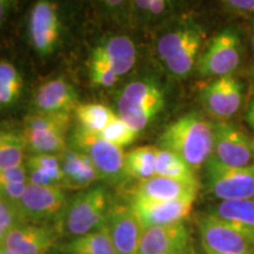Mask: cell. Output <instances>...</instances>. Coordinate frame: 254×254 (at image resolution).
<instances>
[{
  "mask_svg": "<svg viewBox=\"0 0 254 254\" xmlns=\"http://www.w3.org/2000/svg\"><path fill=\"white\" fill-rule=\"evenodd\" d=\"M159 145L161 150L182 158L195 172L213 153L214 124L199 113L185 114L166 127Z\"/></svg>",
  "mask_w": 254,
  "mask_h": 254,
  "instance_id": "cell-1",
  "label": "cell"
},
{
  "mask_svg": "<svg viewBox=\"0 0 254 254\" xmlns=\"http://www.w3.org/2000/svg\"><path fill=\"white\" fill-rule=\"evenodd\" d=\"M112 206L106 187L95 185L73 196L62 217L56 222L58 233L74 238L85 236L105 226Z\"/></svg>",
  "mask_w": 254,
  "mask_h": 254,
  "instance_id": "cell-2",
  "label": "cell"
},
{
  "mask_svg": "<svg viewBox=\"0 0 254 254\" xmlns=\"http://www.w3.org/2000/svg\"><path fill=\"white\" fill-rule=\"evenodd\" d=\"M206 33L200 25L185 23L160 37L157 44L159 58L168 73L176 78H186L199 60Z\"/></svg>",
  "mask_w": 254,
  "mask_h": 254,
  "instance_id": "cell-3",
  "label": "cell"
},
{
  "mask_svg": "<svg viewBox=\"0 0 254 254\" xmlns=\"http://www.w3.org/2000/svg\"><path fill=\"white\" fill-rule=\"evenodd\" d=\"M164 106L163 87L152 78L129 82L118 98L119 118L138 134L157 118Z\"/></svg>",
  "mask_w": 254,
  "mask_h": 254,
  "instance_id": "cell-4",
  "label": "cell"
},
{
  "mask_svg": "<svg viewBox=\"0 0 254 254\" xmlns=\"http://www.w3.org/2000/svg\"><path fill=\"white\" fill-rule=\"evenodd\" d=\"M243 56V40L236 28L228 27L209 40L196 63L201 77L221 78L233 74L239 67Z\"/></svg>",
  "mask_w": 254,
  "mask_h": 254,
  "instance_id": "cell-5",
  "label": "cell"
},
{
  "mask_svg": "<svg viewBox=\"0 0 254 254\" xmlns=\"http://www.w3.org/2000/svg\"><path fill=\"white\" fill-rule=\"evenodd\" d=\"M74 150L82 152L91 159L100 180L119 184L126 179L125 157L123 148L114 146L99 135L77 129L73 135Z\"/></svg>",
  "mask_w": 254,
  "mask_h": 254,
  "instance_id": "cell-6",
  "label": "cell"
},
{
  "mask_svg": "<svg viewBox=\"0 0 254 254\" xmlns=\"http://www.w3.org/2000/svg\"><path fill=\"white\" fill-rule=\"evenodd\" d=\"M206 177L211 193L221 201L254 198V164L231 167L209 158L206 164Z\"/></svg>",
  "mask_w": 254,
  "mask_h": 254,
  "instance_id": "cell-7",
  "label": "cell"
},
{
  "mask_svg": "<svg viewBox=\"0 0 254 254\" xmlns=\"http://www.w3.org/2000/svg\"><path fill=\"white\" fill-rule=\"evenodd\" d=\"M211 158L231 167L250 166L254 160L252 139L228 120L214 123V147Z\"/></svg>",
  "mask_w": 254,
  "mask_h": 254,
  "instance_id": "cell-8",
  "label": "cell"
},
{
  "mask_svg": "<svg viewBox=\"0 0 254 254\" xmlns=\"http://www.w3.org/2000/svg\"><path fill=\"white\" fill-rule=\"evenodd\" d=\"M243 81L234 74L215 78L202 88L200 101L209 116L225 122L239 112L244 100Z\"/></svg>",
  "mask_w": 254,
  "mask_h": 254,
  "instance_id": "cell-9",
  "label": "cell"
},
{
  "mask_svg": "<svg viewBox=\"0 0 254 254\" xmlns=\"http://www.w3.org/2000/svg\"><path fill=\"white\" fill-rule=\"evenodd\" d=\"M200 240L206 254H254V245L213 214L198 221Z\"/></svg>",
  "mask_w": 254,
  "mask_h": 254,
  "instance_id": "cell-10",
  "label": "cell"
},
{
  "mask_svg": "<svg viewBox=\"0 0 254 254\" xmlns=\"http://www.w3.org/2000/svg\"><path fill=\"white\" fill-rule=\"evenodd\" d=\"M67 204L63 189L28 184L19 204V211L27 224L47 220L57 222Z\"/></svg>",
  "mask_w": 254,
  "mask_h": 254,
  "instance_id": "cell-11",
  "label": "cell"
},
{
  "mask_svg": "<svg viewBox=\"0 0 254 254\" xmlns=\"http://www.w3.org/2000/svg\"><path fill=\"white\" fill-rule=\"evenodd\" d=\"M106 228L117 254H138L144 228L129 204L112 202Z\"/></svg>",
  "mask_w": 254,
  "mask_h": 254,
  "instance_id": "cell-12",
  "label": "cell"
},
{
  "mask_svg": "<svg viewBox=\"0 0 254 254\" xmlns=\"http://www.w3.org/2000/svg\"><path fill=\"white\" fill-rule=\"evenodd\" d=\"M58 6L52 1H38L30 13V38L33 49L41 57L52 55L60 38Z\"/></svg>",
  "mask_w": 254,
  "mask_h": 254,
  "instance_id": "cell-13",
  "label": "cell"
},
{
  "mask_svg": "<svg viewBox=\"0 0 254 254\" xmlns=\"http://www.w3.org/2000/svg\"><path fill=\"white\" fill-rule=\"evenodd\" d=\"M196 196L170 200V201H148L132 199L129 202L136 218L144 230L154 226H164L185 222L190 214Z\"/></svg>",
  "mask_w": 254,
  "mask_h": 254,
  "instance_id": "cell-14",
  "label": "cell"
},
{
  "mask_svg": "<svg viewBox=\"0 0 254 254\" xmlns=\"http://www.w3.org/2000/svg\"><path fill=\"white\" fill-rule=\"evenodd\" d=\"M190 234L185 222L144 230L138 254H170L190 249Z\"/></svg>",
  "mask_w": 254,
  "mask_h": 254,
  "instance_id": "cell-15",
  "label": "cell"
},
{
  "mask_svg": "<svg viewBox=\"0 0 254 254\" xmlns=\"http://www.w3.org/2000/svg\"><path fill=\"white\" fill-rule=\"evenodd\" d=\"M57 233L56 228L24 224L9 232L4 246L14 254H47L55 245Z\"/></svg>",
  "mask_w": 254,
  "mask_h": 254,
  "instance_id": "cell-16",
  "label": "cell"
},
{
  "mask_svg": "<svg viewBox=\"0 0 254 254\" xmlns=\"http://www.w3.org/2000/svg\"><path fill=\"white\" fill-rule=\"evenodd\" d=\"M79 105L77 91L64 78L44 82L34 95V106L38 113L71 114Z\"/></svg>",
  "mask_w": 254,
  "mask_h": 254,
  "instance_id": "cell-17",
  "label": "cell"
},
{
  "mask_svg": "<svg viewBox=\"0 0 254 254\" xmlns=\"http://www.w3.org/2000/svg\"><path fill=\"white\" fill-rule=\"evenodd\" d=\"M107 65L118 77L126 74L136 62V49L134 43L125 36H117L107 39L95 47L91 59Z\"/></svg>",
  "mask_w": 254,
  "mask_h": 254,
  "instance_id": "cell-18",
  "label": "cell"
},
{
  "mask_svg": "<svg viewBox=\"0 0 254 254\" xmlns=\"http://www.w3.org/2000/svg\"><path fill=\"white\" fill-rule=\"evenodd\" d=\"M199 183H187L167 178L153 177L141 182L133 193V199L148 200V201H170V200L196 196Z\"/></svg>",
  "mask_w": 254,
  "mask_h": 254,
  "instance_id": "cell-19",
  "label": "cell"
},
{
  "mask_svg": "<svg viewBox=\"0 0 254 254\" xmlns=\"http://www.w3.org/2000/svg\"><path fill=\"white\" fill-rule=\"evenodd\" d=\"M59 159L67 190H86L100 180L91 159L82 152L67 147Z\"/></svg>",
  "mask_w": 254,
  "mask_h": 254,
  "instance_id": "cell-20",
  "label": "cell"
},
{
  "mask_svg": "<svg viewBox=\"0 0 254 254\" xmlns=\"http://www.w3.org/2000/svg\"><path fill=\"white\" fill-rule=\"evenodd\" d=\"M234 231L239 232L254 245V200L221 201L211 212Z\"/></svg>",
  "mask_w": 254,
  "mask_h": 254,
  "instance_id": "cell-21",
  "label": "cell"
},
{
  "mask_svg": "<svg viewBox=\"0 0 254 254\" xmlns=\"http://www.w3.org/2000/svg\"><path fill=\"white\" fill-rule=\"evenodd\" d=\"M62 252L65 254H117L106 225L68 241L62 247Z\"/></svg>",
  "mask_w": 254,
  "mask_h": 254,
  "instance_id": "cell-22",
  "label": "cell"
},
{
  "mask_svg": "<svg viewBox=\"0 0 254 254\" xmlns=\"http://www.w3.org/2000/svg\"><path fill=\"white\" fill-rule=\"evenodd\" d=\"M21 134L26 147L34 154L60 155L67 148L65 133L24 128Z\"/></svg>",
  "mask_w": 254,
  "mask_h": 254,
  "instance_id": "cell-23",
  "label": "cell"
},
{
  "mask_svg": "<svg viewBox=\"0 0 254 254\" xmlns=\"http://www.w3.org/2000/svg\"><path fill=\"white\" fill-rule=\"evenodd\" d=\"M74 113L78 128L95 135H99L116 117L112 110L101 104H80Z\"/></svg>",
  "mask_w": 254,
  "mask_h": 254,
  "instance_id": "cell-24",
  "label": "cell"
},
{
  "mask_svg": "<svg viewBox=\"0 0 254 254\" xmlns=\"http://www.w3.org/2000/svg\"><path fill=\"white\" fill-rule=\"evenodd\" d=\"M158 147L142 146L132 150L125 157V168L127 178L146 182L155 177V160Z\"/></svg>",
  "mask_w": 254,
  "mask_h": 254,
  "instance_id": "cell-25",
  "label": "cell"
},
{
  "mask_svg": "<svg viewBox=\"0 0 254 254\" xmlns=\"http://www.w3.org/2000/svg\"><path fill=\"white\" fill-rule=\"evenodd\" d=\"M155 177L187 183H198L195 172L182 158L161 148H158L157 151Z\"/></svg>",
  "mask_w": 254,
  "mask_h": 254,
  "instance_id": "cell-26",
  "label": "cell"
},
{
  "mask_svg": "<svg viewBox=\"0 0 254 254\" xmlns=\"http://www.w3.org/2000/svg\"><path fill=\"white\" fill-rule=\"evenodd\" d=\"M26 148L21 133L0 129V172L23 165Z\"/></svg>",
  "mask_w": 254,
  "mask_h": 254,
  "instance_id": "cell-27",
  "label": "cell"
},
{
  "mask_svg": "<svg viewBox=\"0 0 254 254\" xmlns=\"http://www.w3.org/2000/svg\"><path fill=\"white\" fill-rule=\"evenodd\" d=\"M23 77L13 64L0 62V107L13 105L21 95Z\"/></svg>",
  "mask_w": 254,
  "mask_h": 254,
  "instance_id": "cell-28",
  "label": "cell"
},
{
  "mask_svg": "<svg viewBox=\"0 0 254 254\" xmlns=\"http://www.w3.org/2000/svg\"><path fill=\"white\" fill-rule=\"evenodd\" d=\"M71 124V114L68 113H38L31 114L25 118L26 129H43L67 133Z\"/></svg>",
  "mask_w": 254,
  "mask_h": 254,
  "instance_id": "cell-29",
  "label": "cell"
},
{
  "mask_svg": "<svg viewBox=\"0 0 254 254\" xmlns=\"http://www.w3.org/2000/svg\"><path fill=\"white\" fill-rule=\"evenodd\" d=\"M26 165L28 168H33L45 174L60 189H66V180L59 155L33 154L28 159Z\"/></svg>",
  "mask_w": 254,
  "mask_h": 254,
  "instance_id": "cell-30",
  "label": "cell"
},
{
  "mask_svg": "<svg viewBox=\"0 0 254 254\" xmlns=\"http://www.w3.org/2000/svg\"><path fill=\"white\" fill-rule=\"evenodd\" d=\"M131 4L133 14H136L145 21L158 20L170 14L176 7V2L165 1V0H138Z\"/></svg>",
  "mask_w": 254,
  "mask_h": 254,
  "instance_id": "cell-31",
  "label": "cell"
},
{
  "mask_svg": "<svg viewBox=\"0 0 254 254\" xmlns=\"http://www.w3.org/2000/svg\"><path fill=\"white\" fill-rule=\"evenodd\" d=\"M99 136L114 146L123 148L125 146L131 145L138 136V133L129 128L119 117L116 116L112 122L105 127V129L100 133Z\"/></svg>",
  "mask_w": 254,
  "mask_h": 254,
  "instance_id": "cell-32",
  "label": "cell"
},
{
  "mask_svg": "<svg viewBox=\"0 0 254 254\" xmlns=\"http://www.w3.org/2000/svg\"><path fill=\"white\" fill-rule=\"evenodd\" d=\"M90 78L92 84L100 87H111L119 80L118 75L103 63L90 60Z\"/></svg>",
  "mask_w": 254,
  "mask_h": 254,
  "instance_id": "cell-33",
  "label": "cell"
},
{
  "mask_svg": "<svg viewBox=\"0 0 254 254\" xmlns=\"http://www.w3.org/2000/svg\"><path fill=\"white\" fill-rule=\"evenodd\" d=\"M19 184L28 183V168L27 165L8 168L0 172V186L5 185H19Z\"/></svg>",
  "mask_w": 254,
  "mask_h": 254,
  "instance_id": "cell-34",
  "label": "cell"
},
{
  "mask_svg": "<svg viewBox=\"0 0 254 254\" xmlns=\"http://www.w3.org/2000/svg\"><path fill=\"white\" fill-rule=\"evenodd\" d=\"M221 7L236 17H253L254 0H225L220 1Z\"/></svg>",
  "mask_w": 254,
  "mask_h": 254,
  "instance_id": "cell-35",
  "label": "cell"
},
{
  "mask_svg": "<svg viewBox=\"0 0 254 254\" xmlns=\"http://www.w3.org/2000/svg\"><path fill=\"white\" fill-rule=\"evenodd\" d=\"M28 184H19V185L0 186V198L5 199L9 204L19 208L20 200L23 198Z\"/></svg>",
  "mask_w": 254,
  "mask_h": 254,
  "instance_id": "cell-36",
  "label": "cell"
},
{
  "mask_svg": "<svg viewBox=\"0 0 254 254\" xmlns=\"http://www.w3.org/2000/svg\"><path fill=\"white\" fill-rule=\"evenodd\" d=\"M14 2L8 0H0V27L5 23L6 18L11 13V9L13 8Z\"/></svg>",
  "mask_w": 254,
  "mask_h": 254,
  "instance_id": "cell-37",
  "label": "cell"
},
{
  "mask_svg": "<svg viewBox=\"0 0 254 254\" xmlns=\"http://www.w3.org/2000/svg\"><path fill=\"white\" fill-rule=\"evenodd\" d=\"M247 123H249L250 127L254 132V100L251 103L249 112H247Z\"/></svg>",
  "mask_w": 254,
  "mask_h": 254,
  "instance_id": "cell-38",
  "label": "cell"
},
{
  "mask_svg": "<svg viewBox=\"0 0 254 254\" xmlns=\"http://www.w3.org/2000/svg\"><path fill=\"white\" fill-rule=\"evenodd\" d=\"M8 232L5 231L4 228L0 227V246H4V243H5V239L6 237H7Z\"/></svg>",
  "mask_w": 254,
  "mask_h": 254,
  "instance_id": "cell-39",
  "label": "cell"
},
{
  "mask_svg": "<svg viewBox=\"0 0 254 254\" xmlns=\"http://www.w3.org/2000/svg\"><path fill=\"white\" fill-rule=\"evenodd\" d=\"M0 254H14V253L6 249L5 246H0Z\"/></svg>",
  "mask_w": 254,
  "mask_h": 254,
  "instance_id": "cell-40",
  "label": "cell"
},
{
  "mask_svg": "<svg viewBox=\"0 0 254 254\" xmlns=\"http://www.w3.org/2000/svg\"><path fill=\"white\" fill-rule=\"evenodd\" d=\"M251 44H252V47H253V51H254V26H253V30H252V37H251Z\"/></svg>",
  "mask_w": 254,
  "mask_h": 254,
  "instance_id": "cell-41",
  "label": "cell"
},
{
  "mask_svg": "<svg viewBox=\"0 0 254 254\" xmlns=\"http://www.w3.org/2000/svg\"><path fill=\"white\" fill-rule=\"evenodd\" d=\"M170 254H192L190 253V251H184V252H177V253H170Z\"/></svg>",
  "mask_w": 254,
  "mask_h": 254,
  "instance_id": "cell-42",
  "label": "cell"
},
{
  "mask_svg": "<svg viewBox=\"0 0 254 254\" xmlns=\"http://www.w3.org/2000/svg\"><path fill=\"white\" fill-rule=\"evenodd\" d=\"M252 81H253V92H254V67L252 68Z\"/></svg>",
  "mask_w": 254,
  "mask_h": 254,
  "instance_id": "cell-43",
  "label": "cell"
},
{
  "mask_svg": "<svg viewBox=\"0 0 254 254\" xmlns=\"http://www.w3.org/2000/svg\"><path fill=\"white\" fill-rule=\"evenodd\" d=\"M252 145H253V151H254V139H252Z\"/></svg>",
  "mask_w": 254,
  "mask_h": 254,
  "instance_id": "cell-44",
  "label": "cell"
}]
</instances>
